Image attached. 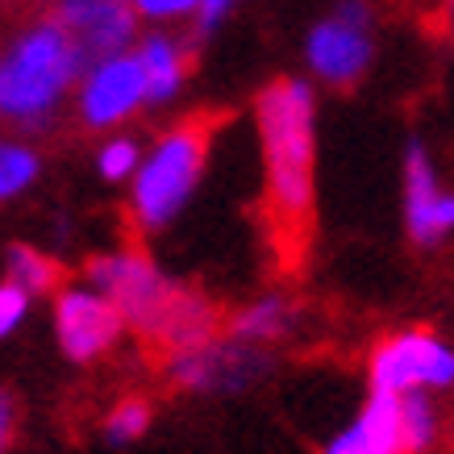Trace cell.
Here are the masks:
<instances>
[{
    "mask_svg": "<svg viewBox=\"0 0 454 454\" xmlns=\"http://www.w3.org/2000/svg\"><path fill=\"white\" fill-rule=\"evenodd\" d=\"M267 208L284 242L304 238L317 200V92L301 75H279L254 97Z\"/></svg>",
    "mask_w": 454,
    "mask_h": 454,
    "instance_id": "6da1fadb",
    "label": "cell"
},
{
    "mask_svg": "<svg viewBox=\"0 0 454 454\" xmlns=\"http://www.w3.org/2000/svg\"><path fill=\"white\" fill-rule=\"evenodd\" d=\"M83 279L100 288L117 309H121L125 325L138 330L146 342H159L171 350L184 346H200L217 338L221 317L217 309L200 296V292L184 288L167 276L163 267L138 247L105 250L88 262Z\"/></svg>",
    "mask_w": 454,
    "mask_h": 454,
    "instance_id": "7a4b0ae2",
    "label": "cell"
},
{
    "mask_svg": "<svg viewBox=\"0 0 454 454\" xmlns=\"http://www.w3.org/2000/svg\"><path fill=\"white\" fill-rule=\"evenodd\" d=\"M83 67L88 55L55 13L13 29L0 46V121L21 134L51 129L75 97Z\"/></svg>",
    "mask_w": 454,
    "mask_h": 454,
    "instance_id": "3957f363",
    "label": "cell"
},
{
    "mask_svg": "<svg viewBox=\"0 0 454 454\" xmlns=\"http://www.w3.org/2000/svg\"><path fill=\"white\" fill-rule=\"evenodd\" d=\"M208 146H213V121L192 117L163 129L151 151L142 154L138 176L129 179V217L142 234H163L192 205L208 167Z\"/></svg>",
    "mask_w": 454,
    "mask_h": 454,
    "instance_id": "277c9868",
    "label": "cell"
},
{
    "mask_svg": "<svg viewBox=\"0 0 454 454\" xmlns=\"http://www.w3.org/2000/svg\"><path fill=\"white\" fill-rule=\"evenodd\" d=\"M375 63L372 0H338L304 34V67L325 88H355Z\"/></svg>",
    "mask_w": 454,
    "mask_h": 454,
    "instance_id": "5b68a950",
    "label": "cell"
},
{
    "mask_svg": "<svg viewBox=\"0 0 454 454\" xmlns=\"http://www.w3.org/2000/svg\"><path fill=\"white\" fill-rule=\"evenodd\" d=\"M372 392L413 396V392H450L454 387V346L429 330H400L372 350L367 363Z\"/></svg>",
    "mask_w": 454,
    "mask_h": 454,
    "instance_id": "8992f818",
    "label": "cell"
},
{
    "mask_svg": "<svg viewBox=\"0 0 454 454\" xmlns=\"http://www.w3.org/2000/svg\"><path fill=\"white\" fill-rule=\"evenodd\" d=\"M75 117L83 129L113 134L125 121H134L142 109H151V88L142 71L138 51H117V55L92 59L75 83Z\"/></svg>",
    "mask_w": 454,
    "mask_h": 454,
    "instance_id": "52a82bcc",
    "label": "cell"
},
{
    "mask_svg": "<svg viewBox=\"0 0 454 454\" xmlns=\"http://www.w3.org/2000/svg\"><path fill=\"white\" fill-rule=\"evenodd\" d=\"M267 367H271V355L262 346H247L230 333H217L200 346H184V350L167 355V380L192 396L247 392L267 375Z\"/></svg>",
    "mask_w": 454,
    "mask_h": 454,
    "instance_id": "ba28073f",
    "label": "cell"
},
{
    "mask_svg": "<svg viewBox=\"0 0 454 454\" xmlns=\"http://www.w3.org/2000/svg\"><path fill=\"white\" fill-rule=\"evenodd\" d=\"M125 325L121 309L100 288L83 284H63L55 296V342L71 363H97L121 342Z\"/></svg>",
    "mask_w": 454,
    "mask_h": 454,
    "instance_id": "9c48e42d",
    "label": "cell"
},
{
    "mask_svg": "<svg viewBox=\"0 0 454 454\" xmlns=\"http://www.w3.org/2000/svg\"><path fill=\"white\" fill-rule=\"evenodd\" d=\"M404 230L421 250L454 238V188L442 184L434 154L417 138L404 151Z\"/></svg>",
    "mask_w": 454,
    "mask_h": 454,
    "instance_id": "30bf717a",
    "label": "cell"
},
{
    "mask_svg": "<svg viewBox=\"0 0 454 454\" xmlns=\"http://www.w3.org/2000/svg\"><path fill=\"white\" fill-rule=\"evenodd\" d=\"M51 13L71 29L88 63L117 51H134L142 38V17L129 0H51Z\"/></svg>",
    "mask_w": 454,
    "mask_h": 454,
    "instance_id": "8fae6325",
    "label": "cell"
},
{
    "mask_svg": "<svg viewBox=\"0 0 454 454\" xmlns=\"http://www.w3.org/2000/svg\"><path fill=\"white\" fill-rule=\"evenodd\" d=\"M321 454H409L400 429V396L372 392L355 421L342 434H333Z\"/></svg>",
    "mask_w": 454,
    "mask_h": 454,
    "instance_id": "7c38bea8",
    "label": "cell"
},
{
    "mask_svg": "<svg viewBox=\"0 0 454 454\" xmlns=\"http://www.w3.org/2000/svg\"><path fill=\"white\" fill-rule=\"evenodd\" d=\"M138 59L142 71H146V88H151V109H163V105H176L179 92L188 88V75H192V46L171 34L167 26H154L138 38Z\"/></svg>",
    "mask_w": 454,
    "mask_h": 454,
    "instance_id": "4fadbf2b",
    "label": "cell"
},
{
    "mask_svg": "<svg viewBox=\"0 0 454 454\" xmlns=\"http://www.w3.org/2000/svg\"><path fill=\"white\" fill-rule=\"evenodd\" d=\"M296 325H301V309H296L288 296L271 292V296H259V301L242 304V309L230 317L225 333L238 338V342L262 346V350H267V346L284 342L288 333H296Z\"/></svg>",
    "mask_w": 454,
    "mask_h": 454,
    "instance_id": "5bb4252c",
    "label": "cell"
},
{
    "mask_svg": "<svg viewBox=\"0 0 454 454\" xmlns=\"http://www.w3.org/2000/svg\"><path fill=\"white\" fill-rule=\"evenodd\" d=\"M38 176H42V154L29 142L0 134V205L29 192L38 184Z\"/></svg>",
    "mask_w": 454,
    "mask_h": 454,
    "instance_id": "9a60e30c",
    "label": "cell"
},
{
    "mask_svg": "<svg viewBox=\"0 0 454 454\" xmlns=\"http://www.w3.org/2000/svg\"><path fill=\"white\" fill-rule=\"evenodd\" d=\"M400 429H404V450L409 454H429L442 438V413L429 392H413L400 396Z\"/></svg>",
    "mask_w": 454,
    "mask_h": 454,
    "instance_id": "2e32d148",
    "label": "cell"
},
{
    "mask_svg": "<svg viewBox=\"0 0 454 454\" xmlns=\"http://www.w3.org/2000/svg\"><path fill=\"white\" fill-rule=\"evenodd\" d=\"M4 271H9L4 279L21 284V288H26L29 296H46V292H55V288H59V279H63L59 262L51 259L46 250H38V247H9Z\"/></svg>",
    "mask_w": 454,
    "mask_h": 454,
    "instance_id": "e0dca14e",
    "label": "cell"
},
{
    "mask_svg": "<svg viewBox=\"0 0 454 454\" xmlns=\"http://www.w3.org/2000/svg\"><path fill=\"white\" fill-rule=\"evenodd\" d=\"M142 142L134 134H125V129H113L109 138L97 146V176L105 184H129V179L138 176L142 167Z\"/></svg>",
    "mask_w": 454,
    "mask_h": 454,
    "instance_id": "ac0fdd59",
    "label": "cell"
},
{
    "mask_svg": "<svg viewBox=\"0 0 454 454\" xmlns=\"http://www.w3.org/2000/svg\"><path fill=\"white\" fill-rule=\"evenodd\" d=\"M151 400L146 396H121L109 404V413H105V421H100V429H105V442H113V446H129V442H138L146 429H151Z\"/></svg>",
    "mask_w": 454,
    "mask_h": 454,
    "instance_id": "d6986e66",
    "label": "cell"
},
{
    "mask_svg": "<svg viewBox=\"0 0 454 454\" xmlns=\"http://www.w3.org/2000/svg\"><path fill=\"white\" fill-rule=\"evenodd\" d=\"M134 13L151 26H179V21H196L200 0H129Z\"/></svg>",
    "mask_w": 454,
    "mask_h": 454,
    "instance_id": "ffe728a7",
    "label": "cell"
},
{
    "mask_svg": "<svg viewBox=\"0 0 454 454\" xmlns=\"http://www.w3.org/2000/svg\"><path fill=\"white\" fill-rule=\"evenodd\" d=\"M29 296L21 284H13V279H4L0 284V338H9V333L21 330V321L29 317Z\"/></svg>",
    "mask_w": 454,
    "mask_h": 454,
    "instance_id": "44dd1931",
    "label": "cell"
},
{
    "mask_svg": "<svg viewBox=\"0 0 454 454\" xmlns=\"http://www.w3.org/2000/svg\"><path fill=\"white\" fill-rule=\"evenodd\" d=\"M242 0H200V13H196L192 21V34L196 38H208V34H217L225 21H230V13H234Z\"/></svg>",
    "mask_w": 454,
    "mask_h": 454,
    "instance_id": "7402d4cb",
    "label": "cell"
},
{
    "mask_svg": "<svg viewBox=\"0 0 454 454\" xmlns=\"http://www.w3.org/2000/svg\"><path fill=\"white\" fill-rule=\"evenodd\" d=\"M17 438V396L9 387H0V454H9Z\"/></svg>",
    "mask_w": 454,
    "mask_h": 454,
    "instance_id": "603a6c76",
    "label": "cell"
},
{
    "mask_svg": "<svg viewBox=\"0 0 454 454\" xmlns=\"http://www.w3.org/2000/svg\"><path fill=\"white\" fill-rule=\"evenodd\" d=\"M446 21H450V29H454V0H446Z\"/></svg>",
    "mask_w": 454,
    "mask_h": 454,
    "instance_id": "cb8c5ba5",
    "label": "cell"
}]
</instances>
